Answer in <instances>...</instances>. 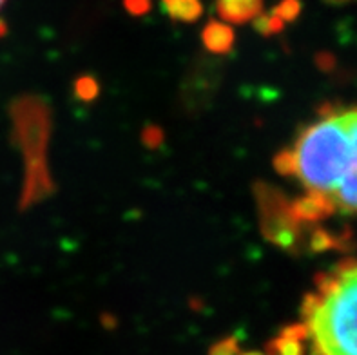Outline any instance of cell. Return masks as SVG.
I'll return each mask as SVG.
<instances>
[{
  "label": "cell",
  "mask_w": 357,
  "mask_h": 355,
  "mask_svg": "<svg viewBox=\"0 0 357 355\" xmlns=\"http://www.w3.org/2000/svg\"><path fill=\"white\" fill-rule=\"evenodd\" d=\"M276 169L292 176L305 196L292 205L298 223H316L334 214H357V107L326 111L301 130Z\"/></svg>",
  "instance_id": "cell-1"
},
{
  "label": "cell",
  "mask_w": 357,
  "mask_h": 355,
  "mask_svg": "<svg viewBox=\"0 0 357 355\" xmlns=\"http://www.w3.org/2000/svg\"><path fill=\"white\" fill-rule=\"evenodd\" d=\"M296 326L305 355H357V257L319 275Z\"/></svg>",
  "instance_id": "cell-2"
},
{
  "label": "cell",
  "mask_w": 357,
  "mask_h": 355,
  "mask_svg": "<svg viewBox=\"0 0 357 355\" xmlns=\"http://www.w3.org/2000/svg\"><path fill=\"white\" fill-rule=\"evenodd\" d=\"M216 11L225 22L245 24L261 15L263 0H216Z\"/></svg>",
  "instance_id": "cell-3"
},
{
  "label": "cell",
  "mask_w": 357,
  "mask_h": 355,
  "mask_svg": "<svg viewBox=\"0 0 357 355\" xmlns=\"http://www.w3.org/2000/svg\"><path fill=\"white\" fill-rule=\"evenodd\" d=\"M202 42H204V45L211 51V53L225 54L234 47L236 36L231 26H227L225 22L211 20V22L204 27Z\"/></svg>",
  "instance_id": "cell-4"
},
{
  "label": "cell",
  "mask_w": 357,
  "mask_h": 355,
  "mask_svg": "<svg viewBox=\"0 0 357 355\" xmlns=\"http://www.w3.org/2000/svg\"><path fill=\"white\" fill-rule=\"evenodd\" d=\"M165 13L178 22H196L204 15L202 0H162Z\"/></svg>",
  "instance_id": "cell-5"
},
{
  "label": "cell",
  "mask_w": 357,
  "mask_h": 355,
  "mask_svg": "<svg viewBox=\"0 0 357 355\" xmlns=\"http://www.w3.org/2000/svg\"><path fill=\"white\" fill-rule=\"evenodd\" d=\"M254 27L256 31L261 33V35H276L283 29V22L276 15H259L258 18H254Z\"/></svg>",
  "instance_id": "cell-6"
},
{
  "label": "cell",
  "mask_w": 357,
  "mask_h": 355,
  "mask_svg": "<svg viewBox=\"0 0 357 355\" xmlns=\"http://www.w3.org/2000/svg\"><path fill=\"white\" fill-rule=\"evenodd\" d=\"M301 11V2L299 0H281L280 4L274 8L272 15H276L280 18L281 22H290V20H294L296 17Z\"/></svg>",
  "instance_id": "cell-7"
},
{
  "label": "cell",
  "mask_w": 357,
  "mask_h": 355,
  "mask_svg": "<svg viewBox=\"0 0 357 355\" xmlns=\"http://www.w3.org/2000/svg\"><path fill=\"white\" fill-rule=\"evenodd\" d=\"M96 93H98V86H96V82L93 78L84 77L77 82V95L82 100H93Z\"/></svg>",
  "instance_id": "cell-8"
},
{
  "label": "cell",
  "mask_w": 357,
  "mask_h": 355,
  "mask_svg": "<svg viewBox=\"0 0 357 355\" xmlns=\"http://www.w3.org/2000/svg\"><path fill=\"white\" fill-rule=\"evenodd\" d=\"M123 6L131 15H144L151 9V0H123Z\"/></svg>",
  "instance_id": "cell-9"
},
{
  "label": "cell",
  "mask_w": 357,
  "mask_h": 355,
  "mask_svg": "<svg viewBox=\"0 0 357 355\" xmlns=\"http://www.w3.org/2000/svg\"><path fill=\"white\" fill-rule=\"evenodd\" d=\"M326 2H331V4H341V2H349V0H326Z\"/></svg>",
  "instance_id": "cell-10"
},
{
  "label": "cell",
  "mask_w": 357,
  "mask_h": 355,
  "mask_svg": "<svg viewBox=\"0 0 357 355\" xmlns=\"http://www.w3.org/2000/svg\"><path fill=\"white\" fill-rule=\"evenodd\" d=\"M4 4H6V0H0V8H2Z\"/></svg>",
  "instance_id": "cell-11"
},
{
  "label": "cell",
  "mask_w": 357,
  "mask_h": 355,
  "mask_svg": "<svg viewBox=\"0 0 357 355\" xmlns=\"http://www.w3.org/2000/svg\"><path fill=\"white\" fill-rule=\"evenodd\" d=\"M249 355H259V354H249Z\"/></svg>",
  "instance_id": "cell-12"
}]
</instances>
